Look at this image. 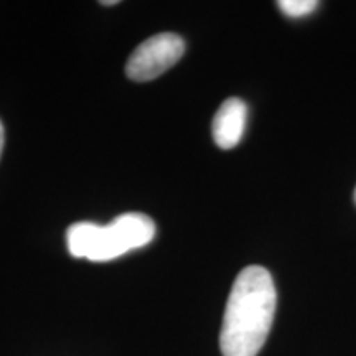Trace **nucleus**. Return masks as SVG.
I'll list each match as a JSON object with an SVG mask.
<instances>
[{
	"mask_svg": "<svg viewBox=\"0 0 356 356\" xmlns=\"http://www.w3.org/2000/svg\"><path fill=\"white\" fill-rule=\"evenodd\" d=\"M277 7L284 15L291 19H302L317 10L318 2L317 0H279Z\"/></svg>",
	"mask_w": 356,
	"mask_h": 356,
	"instance_id": "obj_5",
	"label": "nucleus"
},
{
	"mask_svg": "<svg viewBox=\"0 0 356 356\" xmlns=\"http://www.w3.org/2000/svg\"><path fill=\"white\" fill-rule=\"evenodd\" d=\"M184 53L185 42L180 35H154L134 50L126 65V73L132 81H152L170 70L173 65H177Z\"/></svg>",
	"mask_w": 356,
	"mask_h": 356,
	"instance_id": "obj_3",
	"label": "nucleus"
},
{
	"mask_svg": "<svg viewBox=\"0 0 356 356\" xmlns=\"http://www.w3.org/2000/svg\"><path fill=\"white\" fill-rule=\"evenodd\" d=\"M154 238L155 225L149 216L124 213L106 226L91 221L74 222L66 233V244L73 257L108 262L147 246Z\"/></svg>",
	"mask_w": 356,
	"mask_h": 356,
	"instance_id": "obj_2",
	"label": "nucleus"
},
{
	"mask_svg": "<svg viewBox=\"0 0 356 356\" xmlns=\"http://www.w3.org/2000/svg\"><path fill=\"white\" fill-rule=\"evenodd\" d=\"M102 6H115L118 3V0H108V2H101Z\"/></svg>",
	"mask_w": 356,
	"mask_h": 356,
	"instance_id": "obj_7",
	"label": "nucleus"
},
{
	"mask_svg": "<svg viewBox=\"0 0 356 356\" xmlns=\"http://www.w3.org/2000/svg\"><path fill=\"white\" fill-rule=\"evenodd\" d=\"M355 202H356V188H355Z\"/></svg>",
	"mask_w": 356,
	"mask_h": 356,
	"instance_id": "obj_8",
	"label": "nucleus"
},
{
	"mask_svg": "<svg viewBox=\"0 0 356 356\" xmlns=\"http://www.w3.org/2000/svg\"><path fill=\"white\" fill-rule=\"evenodd\" d=\"M275 305L277 292L269 270L244 267L231 287L222 317V356H257L273 328Z\"/></svg>",
	"mask_w": 356,
	"mask_h": 356,
	"instance_id": "obj_1",
	"label": "nucleus"
},
{
	"mask_svg": "<svg viewBox=\"0 0 356 356\" xmlns=\"http://www.w3.org/2000/svg\"><path fill=\"white\" fill-rule=\"evenodd\" d=\"M248 121V106L239 97H229L218 109L213 119V139L222 150L234 149L243 139Z\"/></svg>",
	"mask_w": 356,
	"mask_h": 356,
	"instance_id": "obj_4",
	"label": "nucleus"
},
{
	"mask_svg": "<svg viewBox=\"0 0 356 356\" xmlns=\"http://www.w3.org/2000/svg\"><path fill=\"white\" fill-rule=\"evenodd\" d=\"M3 142H6V131H3V124L0 121V155H2L3 150Z\"/></svg>",
	"mask_w": 356,
	"mask_h": 356,
	"instance_id": "obj_6",
	"label": "nucleus"
}]
</instances>
